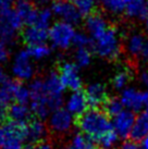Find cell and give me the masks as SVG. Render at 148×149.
<instances>
[{"label": "cell", "instance_id": "obj_16", "mask_svg": "<svg viewBox=\"0 0 148 149\" xmlns=\"http://www.w3.org/2000/svg\"><path fill=\"white\" fill-rule=\"evenodd\" d=\"M14 10L22 20L23 24L31 26L36 23L38 10L29 0H17Z\"/></svg>", "mask_w": 148, "mask_h": 149}, {"label": "cell", "instance_id": "obj_13", "mask_svg": "<svg viewBox=\"0 0 148 149\" xmlns=\"http://www.w3.org/2000/svg\"><path fill=\"white\" fill-rule=\"evenodd\" d=\"M49 39V29L34 24L27 26L23 32V40L29 47L45 45Z\"/></svg>", "mask_w": 148, "mask_h": 149}, {"label": "cell", "instance_id": "obj_1", "mask_svg": "<svg viewBox=\"0 0 148 149\" xmlns=\"http://www.w3.org/2000/svg\"><path fill=\"white\" fill-rule=\"evenodd\" d=\"M76 126L91 141H97L103 138L108 133L113 131L112 122L106 112L100 109H89L84 114L77 118Z\"/></svg>", "mask_w": 148, "mask_h": 149}, {"label": "cell", "instance_id": "obj_10", "mask_svg": "<svg viewBox=\"0 0 148 149\" xmlns=\"http://www.w3.org/2000/svg\"><path fill=\"white\" fill-rule=\"evenodd\" d=\"M51 11L54 15L61 19L62 22H66L69 24H77L80 23L82 15L78 12L76 7L74 6L73 2H70L68 0H61V1H56L52 4Z\"/></svg>", "mask_w": 148, "mask_h": 149}, {"label": "cell", "instance_id": "obj_8", "mask_svg": "<svg viewBox=\"0 0 148 149\" xmlns=\"http://www.w3.org/2000/svg\"><path fill=\"white\" fill-rule=\"evenodd\" d=\"M44 84H45L46 95L51 101L52 107L56 111L57 109L61 108L63 101V91L66 89L62 85L58 72H50L49 75L44 79Z\"/></svg>", "mask_w": 148, "mask_h": 149}, {"label": "cell", "instance_id": "obj_6", "mask_svg": "<svg viewBox=\"0 0 148 149\" xmlns=\"http://www.w3.org/2000/svg\"><path fill=\"white\" fill-rule=\"evenodd\" d=\"M74 125L73 116L66 109L59 108L49 116L48 126L57 135H63L71 131Z\"/></svg>", "mask_w": 148, "mask_h": 149}, {"label": "cell", "instance_id": "obj_45", "mask_svg": "<svg viewBox=\"0 0 148 149\" xmlns=\"http://www.w3.org/2000/svg\"><path fill=\"white\" fill-rule=\"evenodd\" d=\"M145 26H146V29H147V31H148V15L145 17Z\"/></svg>", "mask_w": 148, "mask_h": 149}, {"label": "cell", "instance_id": "obj_11", "mask_svg": "<svg viewBox=\"0 0 148 149\" xmlns=\"http://www.w3.org/2000/svg\"><path fill=\"white\" fill-rule=\"evenodd\" d=\"M135 119L136 118L133 112L124 109L123 111L120 112L118 116L113 118V121H112L113 131L121 138H128L131 136Z\"/></svg>", "mask_w": 148, "mask_h": 149}, {"label": "cell", "instance_id": "obj_18", "mask_svg": "<svg viewBox=\"0 0 148 149\" xmlns=\"http://www.w3.org/2000/svg\"><path fill=\"white\" fill-rule=\"evenodd\" d=\"M147 38L140 33H133L128 37L125 42V51L133 59L140 58L142 51L144 49V46L146 44Z\"/></svg>", "mask_w": 148, "mask_h": 149}, {"label": "cell", "instance_id": "obj_44", "mask_svg": "<svg viewBox=\"0 0 148 149\" xmlns=\"http://www.w3.org/2000/svg\"><path fill=\"white\" fill-rule=\"evenodd\" d=\"M62 149H77L75 146H73L71 143H69V144H66V145H64L63 147H62Z\"/></svg>", "mask_w": 148, "mask_h": 149}, {"label": "cell", "instance_id": "obj_14", "mask_svg": "<svg viewBox=\"0 0 148 149\" xmlns=\"http://www.w3.org/2000/svg\"><path fill=\"white\" fill-rule=\"evenodd\" d=\"M88 107H89V104L87 101L85 91H73L66 100V109L72 116H76V118H80L82 114H84L87 111Z\"/></svg>", "mask_w": 148, "mask_h": 149}, {"label": "cell", "instance_id": "obj_43", "mask_svg": "<svg viewBox=\"0 0 148 149\" xmlns=\"http://www.w3.org/2000/svg\"><path fill=\"white\" fill-rule=\"evenodd\" d=\"M142 149H148V134L145 136V138L142 141Z\"/></svg>", "mask_w": 148, "mask_h": 149}, {"label": "cell", "instance_id": "obj_15", "mask_svg": "<svg viewBox=\"0 0 148 149\" xmlns=\"http://www.w3.org/2000/svg\"><path fill=\"white\" fill-rule=\"evenodd\" d=\"M85 95H86L89 107H91L93 109H98L100 106H103L109 98L106 87L100 83L89 84L86 87Z\"/></svg>", "mask_w": 148, "mask_h": 149}, {"label": "cell", "instance_id": "obj_31", "mask_svg": "<svg viewBox=\"0 0 148 149\" xmlns=\"http://www.w3.org/2000/svg\"><path fill=\"white\" fill-rule=\"evenodd\" d=\"M8 83L6 84L4 86L0 87V107L7 108V109H9V107L11 106L10 102L13 100L12 94H11V91L9 88Z\"/></svg>", "mask_w": 148, "mask_h": 149}, {"label": "cell", "instance_id": "obj_33", "mask_svg": "<svg viewBox=\"0 0 148 149\" xmlns=\"http://www.w3.org/2000/svg\"><path fill=\"white\" fill-rule=\"evenodd\" d=\"M11 141H12V139L10 138L9 133H8V131L6 130L4 125H0V147H3V146H6L7 144L11 143Z\"/></svg>", "mask_w": 148, "mask_h": 149}, {"label": "cell", "instance_id": "obj_22", "mask_svg": "<svg viewBox=\"0 0 148 149\" xmlns=\"http://www.w3.org/2000/svg\"><path fill=\"white\" fill-rule=\"evenodd\" d=\"M8 85L10 91H11V94H12L13 100L15 102L27 104V102L31 101V93H29V89L26 88L19 81H11L10 79Z\"/></svg>", "mask_w": 148, "mask_h": 149}, {"label": "cell", "instance_id": "obj_29", "mask_svg": "<svg viewBox=\"0 0 148 149\" xmlns=\"http://www.w3.org/2000/svg\"><path fill=\"white\" fill-rule=\"evenodd\" d=\"M119 139V136L118 134L114 132V131H111L110 133H108L107 135H105L103 138H100L97 144L100 148L103 149H111L113 146L117 144V141Z\"/></svg>", "mask_w": 148, "mask_h": 149}, {"label": "cell", "instance_id": "obj_47", "mask_svg": "<svg viewBox=\"0 0 148 149\" xmlns=\"http://www.w3.org/2000/svg\"><path fill=\"white\" fill-rule=\"evenodd\" d=\"M54 1H61V0H54Z\"/></svg>", "mask_w": 148, "mask_h": 149}, {"label": "cell", "instance_id": "obj_25", "mask_svg": "<svg viewBox=\"0 0 148 149\" xmlns=\"http://www.w3.org/2000/svg\"><path fill=\"white\" fill-rule=\"evenodd\" d=\"M73 3L82 17H89L96 10V0H73Z\"/></svg>", "mask_w": 148, "mask_h": 149}, {"label": "cell", "instance_id": "obj_9", "mask_svg": "<svg viewBox=\"0 0 148 149\" xmlns=\"http://www.w3.org/2000/svg\"><path fill=\"white\" fill-rule=\"evenodd\" d=\"M27 50H22L15 56L12 64V73L19 81H27L34 75V65Z\"/></svg>", "mask_w": 148, "mask_h": 149}, {"label": "cell", "instance_id": "obj_34", "mask_svg": "<svg viewBox=\"0 0 148 149\" xmlns=\"http://www.w3.org/2000/svg\"><path fill=\"white\" fill-rule=\"evenodd\" d=\"M9 54H10V49H9L8 42L0 40V63L7 61L9 58Z\"/></svg>", "mask_w": 148, "mask_h": 149}, {"label": "cell", "instance_id": "obj_35", "mask_svg": "<svg viewBox=\"0 0 148 149\" xmlns=\"http://www.w3.org/2000/svg\"><path fill=\"white\" fill-rule=\"evenodd\" d=\"M118 149H142V147L138 145V143L132 141V139H128V141H123V143L119 146Z\"/></svg>", "mask_w": 148, "mask_h": 149}, {"label": "cell", "instance_id": "obj_36", "mask_svg": "<svg viewBox=\"0 0 148 149\" xmlns=\"http://www.w3.org/2000/svg\"><path fill=\"white\" fill-rule=\"evenodd\" d=\"M26 149H54L51 144H49L48 141H40V143H37V144H32L29 145Z\"/></svg>", "mask_w": 148, "mask_h": 149}, {"label": "cell", "instance_id": "obj_39", "mask_svg": "<svg viewBox=\"0 0 148 149\" xmlns=\"http://www.w3.org/2000/svg\"><path fill=\"white\" fill-rule=\"evenodd\" d=\"M9 81H10V79H9V77H8V74L4 72V70L2 68H0V87L4 86Z\"/></svg>", "mask_w": 148, "mask_h": 149}, {"label": "cell", "instance_id": "obj_24", "mask_svg": "<svg viewBox=\"0 0 148 149\" xmlns=\"http://www.w3.org/2000/svg\"><path fill=\"white\" fill-rule=\"evenodd\" d=\"M103 111L106 112L109 118H114L119 114L120 112H122L124 110V107L121 100L115 98V97H109L107 99V101L105 102V104L103 106Z\"/></svg>", "mask_w": 148, "mask_h": 149}, {"label": "cell", "instance_id": "obj_12", "mask_svg": "<svg viewBox=\"0 0 148 149\" xmlns=\"http://www.w3.org/2000/svg\"><path fill=\"white\" fill-rule=\"evenodd\" d=\"M47 136V127L39 119H32L25 125V141L29 145L45 141Z\"/></svg>", "mask_w": 148, "mask_h": 149}, {"label": "cell", "instance_id": "obj_40", "mask_svg": "<svg viewBox=\"0 0 148 149\" xmlns=\"http://www.w3.org/2000/svg\"><path fill=\"white\" fill-rule=\"evenodd\" d=\"M140 59H143L146 62L148 61V39L146 40V44H145V46H144V49L142 51V54H140Z\"/></svg>", "mask_w": 148, "mask_h": 149}, {"label": "cell", "instance_id": "obj_4", "mask_svg": "<svg viewBox=\"0 0 148 149\" xmlns=\"http://www.w3.org/2000/svg\"><path fill=\"white\" fill-rule=\"evenodd\" d=\"M23 25L24 24L15 10L10 9L0 13V40L8 44L12 42Z\"/></svg>", "mask_w": 148, "mask_h": 149}, {"label": "cell", "instance_id": "obj_38", "mask_svg": "<svg viewBox=\"0 0 148 149\" xmlns=\"http://www.w3.org/2000/svg\"><path fill=\"white\" fill-rule=\"evenodd\" d=\"M1 149H24L21 144V141H11L6 146L1 147Z\"/></svg>", "mask_w": 148, "mask_h": 149}, {"label": "cell", "instance_id": "obj_17", "mask_svg": "<svg viewBox=\"0 0 148 149\" xmlns=\"http://www.w3.org/2000/svg\"><path fill=\"white\" fill-rule=\"evenodd\" d=\"M85 24H86V29L89 36L94 40H97L98 38L101 37L110 26L108 25L107 21L98 13H94L87 17Z\"/></svg>", "mask_w": 148, "mask_h": 149}, {"label": "cell", "instance_id": "obj_3", "mask_svg": "<svg viewBox=\"0 0 148 149\" xmlns=\"http://www.w3.org/2000/svg\"><path fill=\"white\" fill-rule=\"evenodd\" d=\"M75 34L76 32L72 24L62 21L56 22L49 29V40L59 49H68L73 45Z\"/></svg>", "mask_w": 148, "mask_h": 149}, {"label": "cell", "instance_id": "obj_46", "mask_svg": "<svg viewBox=\"0 0 148 149\" xmlns=\"http://www.w3.org/2000/svg\"><path fill=\"white\" fill-rule=\"evenodd\" d=\"M146 3H147V9H148V0H146Z\"/></svg>", "mask_w": 148, "mask_h": 149}, {"label": "cell", "instance_id": "obj_32", "mask_svg": "<svg viewBox=\"0 0 148 149\" xmlns=\"http://www.w3.org/2000/svg\"><path fill=\"white\" fill-rule=\"evenodd\" d=\"M73 45L75 47H77V49H80V48H88L91 45V39L87 36L86 34L76 33L73 39Z\"/></svg>", "mask_w": 148, "mask_h": 149}, {"label": "cell", "instance_id": "obj_23", "mask_svg": "<svg viewBox=\"0 0 148 149\" xmlns=\"http://www.w3.org/2000/svg\"><path fill=\"white\" fill-rule=\"evenodd\" d=\"M132 79V72L131 69L128 68H124L122 70H120L118 73H115L113 79H112V85L115 89L121 91L128 86L130 81Z\"/></svg>", "mask_w": 148, "mask_h": 149}, {"label": "cell", "instance_id": "obj_2", "mask_svg": "<svg viewBox=\"0 0 148 149\" xmlns=\"http://www.w3.org/2000/svg\"><path fill=\"white\" fill-rule=\"evenodd\" d=\"M95 42V51L101 58L107 60H115L120 57L122 51V45L120 40L119 32L114 26H109L107 32Z\"/></svg>", "mask_w": 148, "mask_h": 149}, {"label": "cell", "instance_id": "obj_41", "mask_svg": "<svg viewBox=\"0 0 148 149\" xmlns=\"http://www.w3.org/2000/svg\"><path fill=\"white\" fill-rule=\"evenodd\" d=\"M8 118V109L3 107H0V123L3 122Z\"/></svg>", "mask_w": 148, "mask_h": 149}, {"label": "cell", "instance_id": "obj_21", "mask_svg": "<svg viewBox=\"0 0 148 149\" xmlns=\"http://www.w3.org/2000/svg\"><path fill=\"white\" fill-rule=\"evenodd\" d=\"M124 13L126 17L135 19H144L148 15V9L146 0H126V7Z\"/></svg>", "mask_w": 148, "mask_h": 149}, {"label": "cell", "instance_id": "obj_27", "mask_svg": "<svg viewBox=\"0 0 148 149\" xmlns=\"http://www.w3.org/2000/svg\"><path fill=\"white\" fill-rule=\"evenodd\" d=\"M29 56L32 59H35V60H43V59H46L48 56L50 54L51 50L48 46L46 45H38V46H33V47H29Z\"/></svg>", "mask_w": 148, "mask_h": 149}, {"label": "cell", "instance_id": "obj_19", "mask_svg": "<svg viewBox=\"0 0 148 149\" xmlns=\"http://www.w3.org/2000/svg\"><path fill=\"white\" fill-rule=\"evenodd\" d=\"M148 134V107L140 112L138 116L135 119V123L133 126L131 133V138L132 141H142L145 138V136Z\"/></svg>", "mask_w": 148, "mask_h": 149}, {"label": "cell", "instance_id": "obj_20", "mask_svg": "<svg viewBox=\"0 0 148 149\" xmlns=\"http://www.w3.org/2000/svg\"><path fill=\"white\" fill-rule=\"evenodd\" d=\"M32 116V109L27 104L14 102L8 109V118L10 121L17 123H27Z\"/></svg>", "mask_w": 148, "mask_h": 149}, {"label": "cell", "instance_id": "obj_28", "mask_svg": "<svg viewBox=\"0 0 148 149\" xmlns=\"http://www.w3.org/2000/svg\"><path fill=\"white\" fill-rule=\"evenodd\" d=\"M74 60H75V64L78 68H84L87 66L91 61V54L88 48H80L77 51L75 52L74 56Z\"/></svg>", "mask_w": 148, "mask_h": 149}, {"label": "cell", "instance_id": "obj_7", "mask_svg": "<svg viewBox=\"0 0 148 149\" xmlns=\"http://www.w3.org/2000/svg\"><path fill=\"white\" fill-rule=\"evenodd\" d=\"M59 77L64 88L72 91H81L82 88V79L78 72V66L75 63L64 62L59 66L58 71Z\"/></svg>", "mask_w": 148, "mask_h": 149}, {"label": "cell", "instance_id": "obj_42", "mask_svg": "<svg viewBox=\"0 0 148 149\" xmlns=\"http://www.w3.org/2000/svg\"><path fill=\"white\" fill-rule=\"evenodd\" d=\"M140 79H142L143 84L145 85L146 89H147V93H148V71H145V72L142 73V75H140Z\"/></svg>", "mask_w": 148, "mask_h": 149}, {"label": "cell", "instance_id": "obj_5", "mask_svg": "<svg viewBox=\"0 0 148 149\" xmlns=\"http://www.w3.org/2000/svg\"><path fill=\"white\" fill-rule=\"evenodd\" d=\"M120 100L126 110L132 112L143 111L148 107V93L128 87L122 91Z\"/></svg>", "mask_w": 148, "mask_h": 149}, {"label": "cell", "instance_id": "obj_26", "mask_svg": "<svg viewBox=\"0 0 148 149\" xmlns=\"http://www.w3.org/2000/svg\"><path fill=\"white\" fill-rule=\"evenodd\" d=\"M103 9L112 14H121L125 11L126 0H101Z\"/></svg>", "mask_w": 148, "mask_h": 149}, {"label": "cell", "instance_id": "obj_37", "mask_svg": "<svg viewBox=\"0 0 148 149\" xmlns=\"http://www.w3.org/2000/svg\"><path fill=\"white\" fill-rule=\"evenodd\" d=\"M12 4L13 0H0V13L10 10Z\"/></svg>", "mask_w": 148, "mask_h": 149}, {"label": "cell", "instance_id": "obj_30", "mask_svg": "<svg viewBox=\"0 0 148 149\" xmlns=\"http://www.w3.org/2000/svg\"><path fill=\"white\" fill-rule=\"evenodd\" d=\"M52 14H54L52 11L49 10V9H41V10L38 11V17H37V21L35 24L48 29L50 22H51V19H52Z\"/></svg>", "mask_w": 148, "mask_h": 149}]
</instances>
